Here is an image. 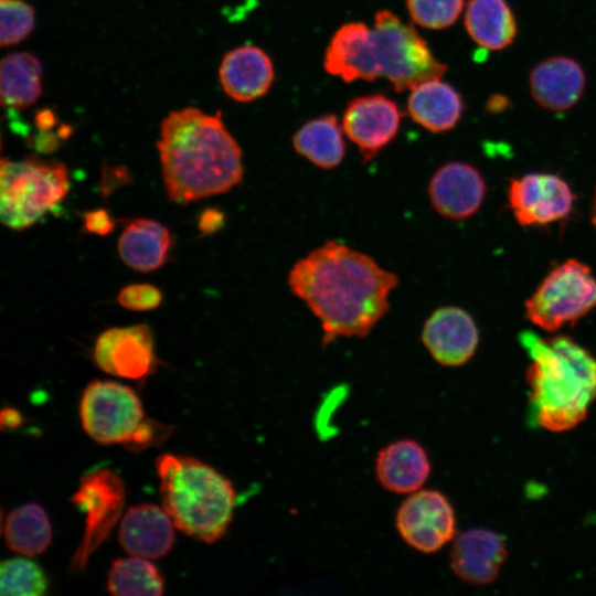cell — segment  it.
<instances>
[{"mask_svg": "<svg viewBox=\"0 0 596 596\" xmlns=\"http://www.w3.org/2000/svg\"><path fill=\"white\" fill-rule=\"evenodd\" d=\"M519 341L530 358L531 423L551 432L574 428L596 398V358L567 336L542 338L525 330Z\"/></svg>", "mask_w": 596, "mask_h": 596, "instance_id": "4", "label": "cell"}, {"mask_svg": "<svg viewBox=\"0 0 596 596\" xmlns=\"http://www.w3.org/2000/svg\"><path fill=\"white\" fill-rule=\"evenodd\" d=\"M0 43L12 45L24 40L35 24L33 8L22 0L0 1Z\"/></svg>", "mask_w": 596, "mask_h": 596, "instance_id": "30", "label": "cell"}, {"mask_svg": "<svg viewBox=\"0 0 596 596\" xmlns=\"http://www.w3.org/2000/svg\"><path fill=\"white\" fill-rule=\"evenodd\" d=\"M156 468L162 508L174 526L209 544L222 539L236 504L232 481L192 457L162 454L156 459Z\"/></svg>", "mask_w": 596, "mask_h": 596, "instance_id": "5", "label": "cell"}, {"mask_svg": "<svg viewBox=\"0 0 596 596\" xmlns=\"http://www.w3.org/2000/svg\"><path fill=\"white\" fill-rule=\"evenodd\" d=\"M402 118L403 114L393 99L381 94H371L355 97L348 103L342 117V128L366 163L395 139Z\"/></svg>", "mask_w": 596, "mask_h": 596, "instance_id": "12", "label": "cell"}, {"mask_svg": "<svg viewBox=\"0 0 596 596\" xmlns=\"http://www.w3.org/2000/svg\"><path fill=\"white\" fill-rule=\"evenodd\" d=\"M575 195L568 183L554 173H526L512 179L508 202L521 226L546 225L565 219Z\"/></svg>", "mask_w": 596, "mask_h": 596, "instance_id": "11", "label": "cell"}, {"mask_svg": "<svg viewBox=\"0 0 596 596\" xmlns=\"http://www.w3.org/2000/svg\"><path fill=\"white\" fill-rule=\"evenodd\" d=\"M430 471L429 456L414 438L391 441L377 451L374 460L376 481L395 494H409L422 489Z\"/></svg>", "mask_w": 596, "mask_h": 596, "instance_id": "17", "label": "cell"}, {"mask_svg": "<svg viewBox=\"0 0 596 596\" xmlns=\"http://www.w3.org/2000/svg\"><path fill=\"white\" fill-rule=\"evenodd\" d=\"M3 534L10 550L26 556L43 553L52 541L47 514L36 503H26L10 512Z\"/></svg>", "mask_w": 596, "mask_h": 596, "instance_id": "26", "label": "cell"}, {"mask_svg": "<svg viewBox=\"0 0 596 596\" xmlns=\"http://www.w3.org/2000/svg\"><path fill=\"white\" fill-rule=\"evenodd\" d=\"M119 305L132 311H149L158 308L162 301V292L155 285L147 283L130 284L118 294Z\"/></svg>", "mask_w": 596, "mask_h": 596, "instance_id": "31", "label": "cell"}, {"mask_svg": "<svg viewBox=\"0 0 596 596\" xmlns=\"http://www.w3.org/2000/svg\"><path fill=\"white\" fill-rule=\"evenodd\" d=\"M67 168L36 158L0 162V216L11 230L33 226L68 193Z\"/></svg>", "mask_w": 596, "mask_h": 596, "instance_id": "6", "label": "cell"}, {"mask_svg": "<svg viewBox=\"0 0 596 596\" xmlns=\"http://www.w3.org/2000/svg\"><path fill=\"white\" fill-rule=\"evenodd\" d=\"M164 581L158 568L147 558H117L108 573L107 590L117 596L162 595Z\"/></svg>", "mask_w": 596, "mask_h": 596, "instance_id": "27", "label": "cell"}, {"mask_svg": "<svg viewBox=\"0 0 596 596\" xmlns=\"http://www.w3.org/2000/svg\"><path fill=\"white\" fill-rule=\"evenodd\" d=\"M93 358L104 372L129 380H140L157 366L153 337L147 324L114 327L96 339Z\"/></svg>", "mask_w": 596, "mask_h": 596, "instance_id": "13", "label": "cell"}, {"mask_svg": "<svg viewBox=\"0 0 596 596\" xmlns=\"http://www.w3.org/2000/svg\"><path fill=\"white\" fill-rule=\"evenodd\" d=\"M22 422L21 414L14 408H3L0 416L2 429L17 428Z\"/></svg>", "mask_w": 596, "mask_h": 596, "instance_id": "34", "label": "cell"}, {"mask_svg": "<svg viewBox=\"0 0 596 596\" xmlns=\"http://www.w3.org/2000/svg\"><path fill=\"white\" fill-rule=\"evenodd\" d=\"M49 582L43 570L33 561L14 557L4 560L0 567L2 596H41Z\"/></svg>", "mask_w": 596, "mask_h": 596, "instance_id": "28", "label": "cell"}, {"mask_svg": "<svg viewBox=\"0 0 596 596\" xmlns=\"http://www.w3.org/2000/svg\"><path fill=\"white\" fill-rule=\"evenodd\" d=\"M342 130L334 115H322L308 120L292 135V147L317 168L332 170L345 156Z\"/></svg>", "mask_w": 596, "mask_h": 596, "instance_id": "24", "label": "cell"}, {"mask_svg": "<svg viewBox=\"0 0 596 596\" xmlns=\"http://www.w3.org/2000/svg\"><path fill=\"white\" fill-rule=\"evenodd\" d=\"M173 522L163 508L152 503L134 505L124 514L118 540L132 556L155 560L167 555L174 543Z\"/></svg>", "mask_w": 596, "mask_h": 596, "instance_id": "20", "label": "cell"}, {"mask_svg": "<svg viewBox=\"0 0 596 596\" xmlns=\"http://www.w3.org/2000/svg\"><path fill=\"white\" fill-rule=\"evenodd\" d=\"M486 191V182L480 171L460 161L440 166L433 173L427 187L433 209L453 221H461L476 214Z\"/></svg>", "mask_w": 596, "mask_h": 596, "instance_id": "15", "label": "cell"}, {"mask_svg": "<svg viewBox=\"0 0 596 596\" xmlns=\"http://www.w3.org/2000/svg\"><path fill=\"white\" fill-rule=\"evenodd\" d=\"M42 64L28 52L4 56L0 66L1 104L20 110L33 105L41 95Z\"/></svg>", "mask_w": 596, "mask_h": 596, "instance_id": "25", "label": "cell"}, {"mask_svg": "<svg viewBox=\"0 0 596 596\" xmlns=\"http://www.w3.org/2000/svg\"><path fill=\"white\" fill-rule=\"evenodd\" d=\"M464 111L461 95L441 78L427 79L415 85L407 97L408 116L434 134L454 129Z\"/></svg>", "mask_w": 596, "mask_h": 596, "instance_id": "21", "label": "cell"}, {"mask_svg": "<svg viewBox=\"0 0 596 596\" xmlns=\"http://www.w3.org/2000/svg\"><path fill=\"white\" fill-rule=\"evenodd\" d=\"M533 99L544 109L564 113L582 98L586 75L582 65L568 56H552L536 64L529 76Z\"/></svg>", "mask_w": 596, "mask_h": 596, "instance_id": "18", "label": "cell"}, {"mask_svg": "<svg viewBox=\"0 0 596 596\" xmlns=\"http://www.w3.org/2000/svg\"><path fill=\"white\" fill-rule=\"evenodd\" d=\"M323 66L345 83L383 77L396 92L441 78L448 70L415 28L390 10L377 11L372 28L364 22L342 24L327 45Z\"/></svg>", "mask_w": 596, "mask_h": 596, "instance_id": "3", "label": "cell"}, {"mask_svg": "<svg viewBox=\"0 0 596 596\" xmlns=\"http://www.w3.org/2000/svg\"><path fill=\"white\" fill-rule=\"evenodd\" d=\"M464 24L471 40L489 51L507 49L518 33L517 19L507 0H469Z\"/></svg>", "mask_w": 596, "mask_h": 596, "instance_id": "23", "label": "cell"}, {"mask_svg": "<svg viewBox=\"0 0 596 596\" xmlns=\"http://www.w3.org/2000/svg\"><path fill=\"white\" fill-rule=\"evenodd\" d=\"M224 224V214L217 209L204 210L198 222V227L203 235H210L217 232Z\"/></svg>", "mask_w": 596, "mask_h": 596, "instance_id": "33", "label": "cell"}, {"mask_svg": "<svg viewBox=\"0 0 596 596\" xmlns=\"http://www.w3.org/2000/svg\"><path fill=\"white\" fill-rule=\"evenodd\" d=\"M71 501L86 513L85 530L71 562L72 572H82L121 515L125 504L124 482L106 468L88 471L82 476Z\"/></svg>", "mask_w": 596, "mask_h": 596, "instance_id": "9", "label": "cell"}, {"mask_svg": "<svg viewBox=\"0 0 596 596\" xmlns=\"http://www.w3.org/2000/svg\"><path fill=\"white\" fill-rule=\"evenodd\" d=\"M394 523L402 540L424 554L436 553L456 533L455 510L447 496L435 489L407 494L396 510Z\"/></svg>", "mask_w": 596, "mask_h": 596, "instance_id": "10", "label": "cell"}, {"mask_svg": "<svg viewBox=\"0 0 596 596\" xmlns=\"http://www.w3.org/2000/svg\"><path fill=\"white\" fill-rule=\"evenodd\" d=\"M287 285L319 320L326 348L341 337H366L390 310L398 277L370 255L331 240L292 265Z\"/></svg>", "mask_w": 596, "mask_h": 596, "instance_id": "1", "label": "cell"}, {"mask_svg": "<svg viewBox=\"0 0 596 596\" xmlns=\"http://www.w3.org/2000/svg\"><path fill=\"white\" fill-rule=\"evenodd\" d=\"M421 340L430 356L443 366H461L475 354L479 330L469 312L457 306L434 310L425 320Z\"/></svg>", "mask_w": 596, "mask_h": 596, "instance_id": "14", "label": "cell"}, {"mask_svg": "<svg viewBox=\"0 0 596 596\" xmlns=\"http://www.w3.org/2000/svg\"><path fill=\"white\" fill-rule=\"evenodd\" d=\"M84 227L88 233L106 236L114 231L115 223L106 210L98 209L84 215Z\"/></svg>", "mask_w": 596, "mask_h": 596, "instance_id": "32", "label": "cell"}, {"mask_svg": "<svg viewBox=\"0 0 596 596\" xmlns=\"http://www.w3.org/2000/svg\"><path fill=\"white\" fill-rule=\"evenodd\" d=\"M55 124L54 114L50 110L39 111L35 116V125L42 130L50 129Z\"/></svg>", "mask_w": 596, "mask_h": 596, "instance_id": "35", "label": "cell"}, {"mask_svg": "<svg viewBox=\"0 0 596 596\" xmlns=\"http://www.w3.org/2000/svg\"><path fill=\"white\" fill-rule=\"evenodd\" d=\"M507 555L502 536L486 529H470L454 538L450 566L461 581L486 585L497 578Z\"/></svg>", "mask_w": 596, "mask_h": 596, "instance_id": "16", "label": "cell"}, {"mask_svg": "<svg viewBox=\"0 0 596 596\" xmlns=\"http://www.w3.org/2000/svg\"><path fill=\"white\" fill-rule=\"evenodd\" d=\"M172 247L168 227L158 221L137 217L123 230L117 244L121 260L131 269L150 273L162 267Z\"/></svg>", "mask_w": 596, "mask_h": 596, "instance_id": "22", "label": "cell"}, {"mask_svg": "<svg viewBox=\"0 0 596 596\" xmlns=\"http://www.w3.org/2000/svg\"><path fill=\"white\" fill-rule=\"evenodd\" d=\"M592 223L596 227V190H595L593 206H592Z\"/></svg>", "mask_w": 596, "mask_h": 596, "instance_id": "36", "label": "cell"}, {"mask_svg": "<svg viewBox=\"0 0 596 596\" xmlns=\"http://www.w3.org/2000/svg\"><path fill=\"white\" fill-rule=\"evenodd\" d=\"M157 148L164 189L174 203L223 194L243 180V152L221 113L195 107L171 111L160 125Z\"/></svg>", "mask_w": 596, "mask_h": 596, "instance_id": "2", "label": "cell"}, {"mask_svg": "<svg viewBox=\"0 0 596 596\" xmlns=\"http://www.w3.org/2000/svg\"><path fill=\"white\" fill-rule=\"evenodd\" d=\"M79 416L86 434L100 445L121 444L131 450L143 449L159 437V424L146 419L142 404L132 389L95 380L85 387Z\"/></svg>", "mask_w": 596, "mask_h": 596, "instance_id": "7", "label": "cell"}, {"mask_svg": "<svg viewBox=\"0 0 596 596\" xmlns=\"http://www.w3.org/2000/svg\"><path fill=\"white\" fill-rule=\"evenodd\" d=\"M596 308V278L574 258L555 266L525 301V317L546 331L576 322Z\"/></svg>", "mask_w": 596, "mask_h": 596, "instance_id": "8", "label": "cell"}, {"mask_svg": "<svg viewBox=\"0 0 596 596\" xmlns=\"http://www.w3.org/2000/svg\"><path fill=\"white\" fill-rule=\"evenodd\" d=\"M275 78L270 56L255 45H242L222 58L219 79L224 93L233 100L247 103L268 93Z\"/></svg>", "mask_w": 596, "mask_h": 596, "instance_id": "19", "label": "cell"}, {"mask_svg": "<svg viewBox=\"0 0 596 596\" xmlns=\"http://www.w3.org/2000/svg\"><path fill=\"white\" fill-rule=\"evenodd\" d=\"M465 0H406L414 23L428 30L453 25L462 12Z\"/></svg>", "mask_w": 596, "mask_h": 596, "instance_id": "29", "label": "cell"}]
</instances>
